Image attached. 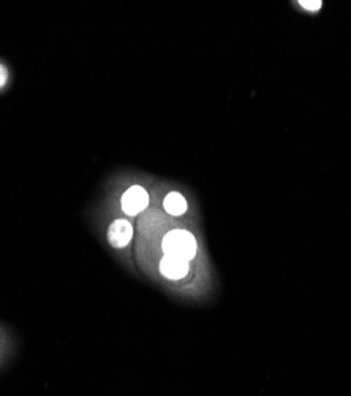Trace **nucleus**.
Masks as SVG:
<instances>
[{
	"label": "nucleus",
	"instance_id": "1",
	"mask_svg": "<svg viewBox=\"0 0 351 396\" xmlns=\"http://www.w3.org/2000/svg\"><path fill=\"white\" fill-rule=\"evenodd\" d=\"M162 249L167 257L191 260L196 254V240L187 230H173L162 241Z\"/></svg>",
	"mask_w": 351,
	"mask_h": 396
},
{
	"label": "nucleus",
	"instance_id": "2",
	"mask_svg": "<svg viewBox=\"0 0 351 396\" xmlns=\"http://www.w3.org/2000/svg\"><path fill=\"white\" fill-rule=\"evenodd\" d=\"M149 195L141 186H132L122 195V209L125 214L138 216L148 208Z\"/></svg>",
	"mask_w": 351,
	"mask_h": 396
},
{
	"label": "nucleus",
	"instance_id": "3",
	"mask_svg": "<svg viewBox=\"0 0 351 396\" xmlns=\"http://www.w3.org/2000/svg\"><path fill=\"white\" fill-rule=\"evenodd\" d=\"M133 227L129 221L117 219L114 221L108 228V241L113 247L122 249L132 241Z\"/></svg>",
	"mask_w": 351,
	"mask_h": 396
},
{
	"label": "nucleus",
	"instance_id": "4",
	"mask_svg": "<svg viewBox=\"0 0 351 396\" xmlns=\"http://www.w3.org/2000/svg\"><path fill=\"white\" fill-rule=\"evenodd\" d=\"M190 270L189 260L184 259H176V257H165L160 261V271L165 278L168 279H182L184 276H187V273Z\"/></svg>",
	"mask_w": 351,
	"mask_h": 396
},
{
	"label": "nucleus",
	"instance_id": "5",
	"mask_svg": "<svg viewBox=\"0 0 351 396\" xmlns=\"http://www.w3.org/2000/svg\"><path fill=\"white\" fill-rule=\"evenodd\" d=\"M163 206L171 216H182L187 211V202H185V198L181 194L171 192L165 198Z\"/></svg>",
	"mask_w": 351,
	"mask_h": 396
},
{
	"label": "nucleus",
	"instance_id": "6",
	"mask_svg": "<svg viewBox=\"0 0 351 396\" xmlns=\"http://www.w3.org/2000/svg\"><path fill=\"white\" fill-rule=\"evenodd\" d=\"M301 5L304 6V8L312 10V11L321 8V2H309V0H304V2H301Z\"/></svg>",
	"mask_w": 351,
	"mask_h": 396
},
{
	"label": "nucleus",
	"instance_id": "7",
	"mask_svg": "<svg viewBox=\"0 0 351 396\" xmlns=\"http://www.w3.org/2000/svg\"><path fill=\"white\" fill-rule=\"evenodd\" d=\"M6 80H8V73H6V68L0 63V87L5 86Z\"/></svg>",
	"mask_w": 351,
	"mask_h": 396
}]
</instances>
